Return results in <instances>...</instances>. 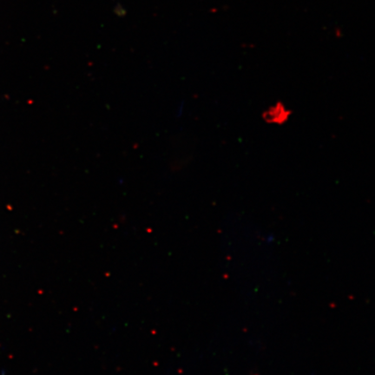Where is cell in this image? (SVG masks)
<instances>
[{"label":"cell","instance_id":"1","mask_svg":"<svg viewBox=\"0 0 375 375\" xmlns=\"http://www.w3.org/2000/svg\"><path fill=\"white\" fill-rule=\"evenodd\" d=\"M292 111L283 103L277 102L262 112V118L267 123L282 125L289 119Z\"/></svg>","mask_w":375,"mask_h":375}]
</instances>
